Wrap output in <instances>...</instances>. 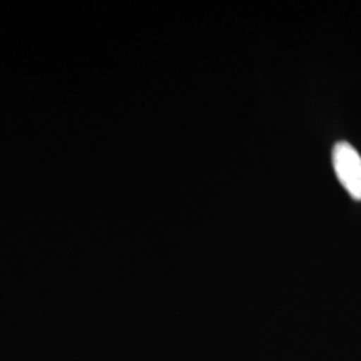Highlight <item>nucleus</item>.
Listing matches in <instances>:
<instances>
[{"label": "nucleus", "instance_id": "obj_1", "mask_svg": "<svg viewBox=\"0 0 361 361\" xmlns=\"http://www.w3.org/2000/svg\"><path fill=\"white\" fill-rule=\"evenodd\" d=\"M333 168L350 196L361 201V156L350 142H338L333 149Z\"/></svg>", "mask_w": 361, "mask_h": 361}]
</instances>
